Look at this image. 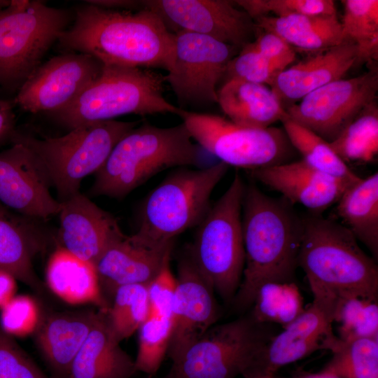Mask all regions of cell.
<instances>
[{
    "label": "cell",
    "instance_id": "6da1fadb",
    "mask_svg": "<svg viewBox=\"0 0 378 378\" xmlns=\"http://www.w3.org/2000/svg\"><path fill=\"white\" fill-rule=\"evenodd\" d=\"M65 50L89 54L104 65L164 68L174 58V35L154 11L108 9L87 4L57 39Z\"/></svg>",
    "mask_w": 378,
    "mask_h": 378
},
{
    "label": "cell",
    "instance_id": "7a4b0ae2",
    "mask_svg": "<svg viewBox=\"0 0 378 378\" xmlns=\"http://www.w3.org/2000/svg\"><path fill=\"white\" fill-rule=\"evenodd\" d=\"M283 200L270 197L255 185H245L241 211L245 264L232 301L244 312L259 288L269 282H295L303 233V219Z\"/></svg>",
    "mask_w": 378,
    "mask_h": 378
},
{
    "label": "cell",
    "instance_id": "3957f363",
    "mask_svg": "<svg viewBox=\"0 0 378 378\" xmlns=\"http://www.w3.org/2000/svg\"><path fill=\"white\" fill-rule=\"evenodd\" d=\"M303 219L298 267L314 296L337 300L356 296L378 299V266L341 223L318 216Z\"/></svg>",
    "mask_w": 378,
    "mask_h": 378
},
{
    "label": "cell",
    "instance_id": "277c9868",
    "mask_svg": "<svg viewBox=\"0 0 378 378\" xmlns=\"http://www.w3.org/2000/svg\"><path fill=\"white\" fill-rule=\"evenodd\" d=\"M198 146L181 122L160 127L145 122L125 134L95 174L93 196L122 199L157 174L195 165Z\"/></svg>",
    "mask_w": 378,
    "mask_h": 378
},
{
    "label": "cell",
    "instance_id": "5b68a950",
    "mask_svg": "<svg viewBox=\"0 0 378 378\" xmlns=\"http://www.w3.org/2000/svg\"><path fill=\"white\" fill-rule=\"evenodd\" d=\"M139 124L114 119L92 122L62 136L43 139L16 130L10 143L20 144L30 152L61 202L79 192L83 179L96 174L115 144Z\"/></svg>",
    "mask_w": 378,
    "mask_h": 378
},
{
    "label": "cell",
    "instance_id": "8992f818",
    "mask_svg": "<svg viewBox=\"0 0 378 378\" xmlns=\"http://www.w3.org/2000/svg\"><path fill=\"white\" fill-rule=\"evenodd\" d=\"M166 77L144 68L104 65L101 74L70 104L51 113L70 130L126 114H178L163 95Z\"/></svg>",
    "mask_w": 378,
    "mask_h": 378
},
{
    "label": "cell",
    "instance_id": "52a82bcc",
    "mask_svg": "<svg viewBox=\"0 0 378 378\" xmlns=\"http://www.w3.org/2000/svg\"><path fill=\"white\" fill-rule=\"evenodd\" d=\"M227 169V164L219 162L199 169L180 167L169 174L145 198L134 237L148 245L163 246L197 227L211 207V193Z\"/></svg>",
    "mask_w": 378,
    "mask_h": 378
},
{
    "label": "cell",
    "instance_id": "ba28073f",
    "mask_svg": "<svg viewBox=\"0 0 378 378\" xmlns=\"http://www.w3.org/2000/svg\"><path fill=\"white\" fill-rule=\"evenodd\" d=\"M245 184L236 174L196 227L188 253L206 281L232 302L242 279L245 253L241 211Z\"/></svg>",
    "mask_w": 378,
    "mask_h": 378
},
{
    "label": "cell",
    "instance_id": "9c48e42d",
    "mask_svg": "<svg viewBox=\"0 0 378 378\" xmlns=\"http://www.w3.org/2000/svg\"><path fill=\"white\" fill-rule=\"evenodd\" d=\"M71 19L41 1H10L0 12V85L18 90Z\"/></svg>",
    "mask_w": 378,
    "mask_h": 378
},
{
    "label": "cell",
    "instance_id": "30bf717a",
    "mask_svg": "<svg viewBox=\"0 0 378 378\" xmlns=\"http://www.w3.org/2000/svg\"><path fill=\"white\" fill-rule=\"evenodd\" d=\"M275 335L271 323L257 322L250 314L215 324L172 360L164 378H235Z\"/></svg>",
    "mask_w": 378,
    "mask_h": 378
},
{
    "label": "cell",
    "instance_id": "8fae6325",
    "mask_svg": "<svg viewBox=\"0 0 378 378\" xmlns=\"http://www.w3.org/2000/svg\"><path fill=\"white\" fill-rule=\"evenodd\" d=\"M177 115L192 139L228 167L254 170L287 162L290 155L292 146L284 130L244 127L218 115L181 108Z\"/></svg>",
    "mask_w": 378,
    "mask_h": 378
},
{
    "label": "cell",
    "instance_id": "7c38bea8",
    "mask_svg": "<svg viewBox=\"0 0 378 378\" xmlns=\"http://www.w3.org/2000/svg\"><path fill=\"white\" fill-rule=\"evenodd\" d=\"M378 90L377 69L341 78L304 96L286 112L289 119L330 143L370 104Z\"/></svg>",
    "mask_w": 378,
    "mask_h": 378
},
{
    "label": "cell",
    "instance_id": "4fadbf2b",
    "mask_svg": "<svg viewBox=\"0 0 378 378\" xmlns=\"http://www.w3.org/2000/svg\"><path fill=\"white\" fill-rule=\"evenodd\" d=\"M174 35V62L165 77L178 102L217 103L216 86L235 48L190 31L180 30Z\"/></svg>",
    "mask_w": 378,
    "mask_h": 378
},
{
    "label": "cell",
    "instance_id": "5bb4252c",
    "mask_svg": "<svg viewBox=\"0 0 378 378\" xmlns=\"http://www.w3.org/2000/svg\"><path fill=\"white\" fill-rule=\"evenodd\" d=\"M337 300L314 296L313 302L257 353L244 378L275 374L282 367L318 350L332 351L340 341L332 323Z\"/></svg>",
    "mask_w": 378,
    "mask_h": 378
},
{
    "label": "cell",
    "instance_id": "9a60e30c",
    "mask_svg": "<svg viewBox=\"0 0 378 378\" xmlns=\"http://www.w3.org/2000/svg\"><path fill=\"white\" fill-rule=\"evenodd\" d=\"M104 64L83 52H69L40 64L18 89L14 103L30 113H53L70 104L101 74Z\"/></svg>",
    "mask_w": 378,
    "mask_h": 378
},
{
    "label": "cell",
    "instance_id": "2e32d148",
    "mask_svg": "<svg viewBox=\"0 0 378 378\" xmlns=\"http://www.w3.org/2000/svg\"><path fill=\"white\" fill-rule=\"evenodd\" d=\"M143 8L157 13L165 24L209 36L233 46L243 48L255 27L244 11L225 0H148Z\"/></svg>",
    "mask_w": 378,
    "mask_h": 378
},
{
    "label": "cell",
    "instance_id": "e0dca14e",
    "mask_svg": "<svg viewBox=\"0 0 378 378\" xmlns=\"http://www.w3.org/2000/svg\"><path fill=\"white\" fill-rule=\"evenodd\" d=\"M172 311V333L167 354L181 355L216 324L220 311L214 290L187 254L178 261Z\"/></svg>",
    "mask_w": 378,
    "mask_h": 378
},
{
    "label": "cell",
    "instance_id": "ac0fdd59",
    "mask_svg": "<svg viewBox=\"0 0 378 378\" xmlns=\"http://www.w3.org/2000/svg\"><path fill=\"white\" fill-rule=\"evenodd\" d=\"M50 184L30 152L12 144L0 152V202L31 219L48 220L58 215L60 202L50 191Z\"/></svg>",
    "mask_w": 378,
    "mask_h": 378
},
{
    "label": "cell",
    "instance_id": "d6986e66",
    "mask_svg": "<svg viewBox=\"0 0 378 378\" xmlns=\"http://www.w3.org/2000/svg\"><path fill=\"white\" fill-rule=\"evenodd\" d=\"M256 181L316 213L336 204L357 181L337 178L312 167L304 160L284 162L251 172Z\"/></svg>",
    "mask_w": 378,
    "mask_h": 378
},
{
    "label": "cell",
    "instance_id": "ffe728a7",
    "mask_svg": "<svg viewBox=\"0 0 378 378\" xmlns=\"http://www.w3.org/2000/svg\"><path fill=\"white\" fill-rule=\"evenodd\" d=\"M173 245H148L125 234L115 239L94 263L101 290L113 296L122 286L148 284L170 261Z\"/></svg>",
    "mask_w": 378,
    "mask_h": 378
},
{
    "label": "cell",
    "instance_id": "44dd1931",
    "mask_svg": "<svg viewBox=\"0 0 378 378\" xmlns=\"http://www.w3.org/2000/svg\"><path fill=\"white\" fill-rule=\"evenodd\" d=\"M61 247L94 265L115 239L122 235L113 216L80 192L60 202Z\"/></svg>",
    "mask_w": 378,
    "mask_h": 378
},
{
    "label": "cell",
    "instance_id": "7402d4cb",
    "mask_svg": "<svg viewBox=\"0 0 378 378\" xmlns=\"http://www.w3.org/2000/svg\"><path fill=\"white\" fill-rule=\"evenodd\" d=\"M356 53L355 44L349 41L316 52L308 59L281 71L271 89L281 103L301 99L311 92L342 78L355 65Z\"/></svg>",
    "mask_w": 378,
    "mask_h": 378
},
{
    "label": "cell",
    "instance_id": "603a6c76",
    "mask_svg": "<svg viewBox=\"0 0 378 378\" xmlns=\"http://www.w3.org/2000/svg\"><path fill=\"white\" fill-rule=\"evenodd\" d=\"M135 372L134 360L120 347L103 310L74 358L68 378H130Z\"/></svg>",
    "mask_w": 378,
    "mask_h": 378
},
{
    "label": "cell",
    "instance_id": "cb8c5ba5",
    "mask_svg": "<svg viewBox=\"0 0 378 378\" xmlns=\"http://www.w3.org/2000/svg\"><path fill=\"white\" fill-rule=\"evenodd\" d=\"M94 312L55 313L40 321L37 342L53 370L69 377L71 363L95 324Z\"/></svg>",
    "mask_w": 378,
    "mask_h": 378
},
{
    "label": "cell",
    "instance_id": "d4e9b609",
    "mask_svg": "<svg viewBox=\"0 0 378 378\" xmlns=\"http://www.w3.org/2000/svg\"><path fill=\"white\" fill-rule=\"evenodd\" d=\"M217 94L223 113L241 126L265 129L289 118L276 95L265 85L232 78Z\"/></svg>",
    "mask_w": 378,
    "mask_h": 378
},
{
    "label": "cell",
    "instance_id": "484cf974",
    "mask_svg": "<svg viewBox=\"0 0 378 378\" xmlns=\"http://www.w3.org/2000/svg\"><path fill=\"white\" fill-rule=\"evenodd\" d=\"M31 218L0 202V269L28 286L41 288L32 261L43 246L42 237Z\"/></svg>",
    "mask_w": 378,
    "mask_h": 378
},
{
    "label": "cell",
    "instance_id": "4316f807",
    "mask_svg": "<svg viewBox=\"0 0 378 378\" xmlns=\"http://www.w3.org/2000/svg\"><path fill=\"white\" fill-rule=\"evenodd\" d=\"M255 27L276 34L293 49L318 52L346 41L337 13L328 15L261 16Z\"/></svg>",
    "mask_w": 378,
    "mask_h": 378
},
{
    "label": "cell",
    "instance_id": "83f0119b",
    "mask_svg": "<svg viewBox=\"0 0 378 378\" xmlns=\"http://www.w3.org/2000/svg\"><path fill=\"white\" fill-rule=\"evenodd\" d=\"M46 274L48 287L66 302L92 303L107 310L92 263L59 246L50 257Z\"/></svg>",
    "mask_w": 378,
    "mask_h": 378
},
{
    "label": "cell",
    "instance_id": "f1b7e54d",
    "mask_svg": "<svg viewBox=\"0 0 378 378\" xmlns=\"http://www.w3.org/2000/svg\"><path fill=\"white\" fill-rule=\"evenodd\" d=\"M336 212L344 225L378 258V173L360 178L337 202Z\"/></svg>",
    "mask_w": 378,
    "mask_h": 378
},
{
    "label": "cell",
    "instance_id": "f546056e",
    "mask_svg": "<svg viewBox=\"0 0 378 378\" xmlns=\"http://www.w3.org/2000/svg\"><path fill=\"white\" fill-rule=\"evenodd\" d=\"M340 21L346 41L356 47L355 64L375 60L378 57V1L343 0Z\"/></svg>",
    "mask_w": 378,
    "mask_h": 378
},
{
    "label": "cell",
    "instance_id": "4dcf8cb0",
    "mask_svg": "<svg viewBox=\"0 0 378 378\" xmlns=\"http://www.w3.org/2000/svg\"><path fill=\"white\" fill-rule=\"evenodd\" d=\"M281 122L292 147L302 155V160L307 164L337 178L351 181L360 178L333 150L328 142L289 118Z\"/></svg>",
    "mask_w": 378,
    "mask_h": 378
},
{
    "label": "cell",
    "instance_id": "1f68e13d",
    "mask_svg": "<svg viewBox=\"0 0 378 378\" xmlns=\"http://www.w3.org/2000/svg\"><path fill=\"white\" fill-rule=\"evenodd\" d=\"M250 315L259 323L284 328L304 311L303 298L295 282H269L262 285L251 306Z\"/></svg>",
    "mask_w": 378,
    "mask_h": 378
},
{
    "label": "cell",
    "instance_id": "d6a6232c",
    "mask_svg": "<svg viewBox=\"0 0 378 378\" xmlns=\"http://www.w3.org/2000/svg\"><path fill=\"white\" fill-rule=\"evenodd\" d=\"M333 150L345 162H369L378 153V108L368 106L332 141Z\"/></svg>",
    "mask_w": 378,
    "mask_h": 378
},
{
    "label": "cell",
    "instance_id": "836d02e7",
    "mask_svg": "<svg viewBox=\"0 0 378 378\" xmlns=\"http://www.w3.org/2000/svg\"><path fill=\"white\" fill-rule=\"evenodd\" d=\"M111 307L106 310L108 325L120 342L130 337L150 316L147 284H130L117 288Z\"/></svg>",
    "mask_w": 378,
    "mask_h": 378
},
{
    "label": "cell",
    "instance_id": "e575fe53",
    "mask_svg": "<svg viewBox=\"0 0 378 378\" xmlns=\"http://www.w3.org/2000/svg\"><path fill=\"white\" fill-rule=\"evenodd\" d=\"M323 370L340 378H378V338L340 340Z\"/></svg>",
    "mask_w": 378,
    "mask_h": 378
},
{
    "label": "cell",
    "instance_id": "d590c367",
    "mask_svg": "<svg viewBox=\"0 0 378 378\" xmlns=\"http://www.w3.org/2000/svg\"><path fill=\"white\" fill-rule=\"evenodd\" d=\"M337 323V335L348 342L359 338H378L377 300L349 296L337 299L333 323Z\"/></svg>",
    "mask_w": 378,
    "mask_h": 378
},
{
    "label": "cell",
    "instance_id": "8d00e7d4",
    "mask_svg": "<svg viewBox=\"0 0 378 378\" xmlns=\"http://www.w3.org/2000/svg\"><path fill=\"white\" fill-rule=\"evenodd\" d=\"M136 372L155 375L167 354L172 333L170 318L150 316L139 328Z\"/></svg>",
    "mask_w": 378,
    "mask_h": 378
},
{
    "label": "cell",
    "instance_id": "74e56055",
    "mask_svg": "<svg viewBox=\"0 0 378 378\" xmlns=\"http://www.w3.org/2000/svg\"><path fill=\"white\" fill-rule=\"evenodd\" d=\"M253 19L266 16L328 15L337 13L332 0H238L234 1Z\"/></svg>",
    "mask_w": 378,
    "mask_h": 378
},
{
    "label": "cell",
    "instance_id": "f35d334b",
    "mask_svg": "<svg viewBox=\"0 0 378 378\" xmlns=\"http://www.w3.org/2000/svg\"><path fill=\"white\" fill-rule=\"evenodd\" d=\"M280 73L252 43H248L236 57L231 59L225 74L228 76V79H239L272 88Z\"/></svg>",
    "mask_w": 378,
    "mask_h": 378
},
{
    "label": "cell",
    "instance_id": "ab89813d",
    "mask_svg": "<svg viewBox=\"0 0 378 378\" xmlns=\"http://www.w3.org/2000/svg\"><path fill=\"white\" fill-rule=\"evenodd\" d=\"M1 328L10 336L25 337L36 330L39 309L28 295L14 296L1 308Z\"/></svg>",
    "mask_w": 378,
    "mask_h": 378
},
{
    "label": "cell",
    "instance_id": "60d3db41",
    "mask_svg": "<svg viewBox=\"0 0 378 378\" xmlns=\"http://www.w3.org/2000/svg\"><path fill=\"white\" fill-rule=\"evenodd\" d=\"M0 378H49L1 326Z\"/></svg>",
    "mask_w": 378,
    "mask_h": 378
},
{
    "label": "cell",
    "instance_id": "b9f144b4",
    "mask_svg": "<svg viewBox=\"0 0 378 378\" xmlns=\"http://www.w3.org/2000/svg\"><path fill=\"white\" fill-rule=\"evenodd\" d=\"M176 288V279L169 262L147 284L150 316L171 318Z\"/></svg>",
    "mask_w": 378,
    "mask_h": 378
},
{
    "label": "cell",
    "instance_id": "7bdbcfd3",
    "mask_svg": "<svg viewBox=\"0 0 378 378\" xmlns=\"http://www.w3.org/2000/svg\"><path fill=\"white\" fill-rule=\"evenodd\" d=\"M252 43L279 72L288 68L295 59V49L274 33L262 31Z\"/></svg>",
    "mask_w": 378,
    "mask_h": 378
},
{
    "label": "cell",
    "instance_id": "ee69618b",
    "mask_svg": "<svg viewBox=\"0 0 378 378\" xmlns=\"http://www.w3.org/2000/svg\"><path fill=\"white\" fill-rule=\"evenodd\" d=\"M13 103L0 99V146L11 140L16 132Z\"/></svg>",
    "mask_w": 378,
    "mask_h": 378
},
{
    "label": "cell",
    "instance_id": "f6af8a7d",
    "mask_svg": "<svg viewBox=\"0 0 378 378\" xmlns=\"http://www.w3.org/2000/svg\"><path fill=\"white\" fill-rule=\"evenodd\" d=\"M15 279L10 273L0 269V308L14 297Z\"/></svg>",
    "mask_w": 378,
    "mask_h": 378
},
{
    "label": "cell",
    "instance_id": "bcb514c9",
    "mask_svg": "<svg viewBox=\"0 0 378 378\" xmlns=\"http://www.w3.org/2000/svg\"><path fill=\"white\" fill-rule=\"evenodd\" d=\"M290 378H340L332 372L322 370L319 372H302Z\"/></svg>",
    "mask_w": 378,
    "mask_h": 378
},
{
    "label": "cell",
    "instance_id": "7dc6e473",
    "mask_svg": "<svg viewBox=\"0 0 378 378\" xmlns=\"http://www.w3.org/2000/svg\"><path fill=\"white\" fill-rule=\"evenodd\" d=\"M10 1L0 0V12L6 8L10 5Z\"/></svg>",
    "mask_w": 378,
    "mask_h": 378
},
{
    "label": "cell",
    "instance_id": "c3c4849f",
    "mask_svg": "<svg viewBox=\"0 0 378 378\" xmlns=\"http://www.w3.org/2000/svg\"><path fill=\"white\" fill-rule=\"evenodd\" d=\"M249 378H276V377H275V374H264V375L254 376Z\"/></svg>",
    "mask_w": 378,
    "mask_h": 378
}]
</instances>
